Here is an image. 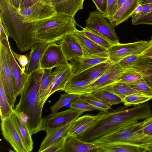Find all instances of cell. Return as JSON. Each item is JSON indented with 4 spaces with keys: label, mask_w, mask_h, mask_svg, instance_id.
<instances>
[{
    "label": "cell",
    "mask_w": 152,
    "mask_h": 152,
    "mask_svg": "<svg viewBox=\"0 0 152 152\" xmlns=\"http://www.w3.org/2000/svg\"><path fill=\"white\" fill-rule=\"evenodd\" d=\"M70 65L60 44L56 42L48 44L42 55L40 68L45 70Z\"/></svg>",
    "instance_id": "8fae6325"
},
{
    "label": "cell",
    "mask_w": 152,
    "mask_h": 152,
    "mask_svg": "<svg viewBox=\"0 0 152 152\" xmlns=\"http://www.w3.org/2000/svg\"><path fill=\"white\" fill-rule=\"evenodd\" d=\"M140 55L148 57L152 60V45Z\"/></svg>",
    "instance_id": "f907efd6"
},
{
    "label": "cell",
    "mask_w": 152,
    "mask_h": 152,
    "mask_svg": "<svg viewBox=\"0 0 152 152\" xmlns=\"http://www.w3.org/2000/svg\"><path fill=\"white\" fill-rule=\"evenodd\" d=\"M108 58H89L76 56L69 61L71 66L72 75L80 73L98 64L109 60Z\"/></svg>",
    "instance_id": "d4e9b609"
},
{
    "label": "cell",
    "mask_w": 152,
    "mask_h": 152,
    "mask_svg": "<svg viewBox=\"0 0 152 152\" xmlns=\"http://www.w3.org/2000/svg\"><path fill=\"white\" fill-rule=\"evenodd\" d=\"M80 45L83 57L89 58H108L107 49L98 45L76 29L72 33Z\"/></svg>",
    "instance_id": "9a60e30c"
},
{
    "label": "cell",
    "mask_w": 152,
    "mask_h": 152,
    "mask_svg": "<svg viewBox=\"0 0 152 152\" xmlns=\"http://www.w3.org/2000/svg\"><path fill=\"white\" fill-rule=\"evenodd\" d=\"M106 87L122 99L127 96L132 94H144L132 88L124 83L115 82Z\"/></svg>",
    "instance_id": "4dcf8cb0"
},
{
    "label": "cell",
    "mask_w": 152,
    "mask_h": 152,
    "mask_svg": "<svg viewBox=\"0 0 152 152\" xmlns=\"http://www.w3.org/2000/svg\"><path fill=\"white\" fill-rule=\"evenodd\" d=\"M98 118L86 131L77 137L92 142L113 132L129 122L145 119L152 116L151 106L145 102L129 109L119 107L112 111H102Z\"/></svg>",
    "instance_id": "6da1fadb"
},
{
    "label": "cell",
    "mask_w": 152,
    "mask_h": 152,
    "mask_svg": "<svg viewBox=\"0 0 152 152\" xmlns=\"http://www.w3.org/2000/svg\"><path fill=\"white\" fill-rule=\"evenodd\" d=\"M48 44L44 42H37L31 49L28 56V63L25 71L28 75L40 68L42 55Z\"/></svg>",
    "instance_id": "44dd1931"
},
{
    "label": "cell",
    "mask_w": 152,
    "mask_h": 152,
    "mask_svg": "<svg viewBox=\"0 0 152 152\" xmlns=\"http://www.w3.org/2000/svg\"><path fill=\"white\" fill-rule=\"evenodd\" d=\"M84 112L70 108L52 113L43 118L41 131L47 132L60 128L75 120Z\"/></svg>",
    "instance_id": "30bf717a"
},
{
    "label": "cell",
    "mask_w": 152,
    "mask_h": 152,
    "mask_svg": "<svg viewBox=\"0 0 152 152\" xmlns=\"http://www.w3.org/2000/svg\"><path fill=\"white\" fill-rule=\"evenodd\" d=\"M90 94L94 97L112 106L122 102L121 98L106 87Z\"/></svg>",
    "instance_id": "f546056e"
},
{
    "label": "cell",
    "mask_w": 152,
    "mask_h": 152,
    "mask_svg": "<svg viewBox=\"0 0 152 152\" xmlns=\"http://www.w3.org/2000/svg\"><path fill=\"white\" fill-rule=\"evenodd\" d=\"M10 117L12 119L20 134L28 152L33 149V142L31 136L26 122L19 114L13 109Z\"/></svg>",
    "instance_id": "7402d4cb"
},
{
    "label": "cell",
    "mask_w": 152,
    "mask_h": 152,
    "mask_svg": "<svg viewBox=\"0 0 152 152\" xmlns=\"http://www.w3.org/2000/svg\"><path fill=\"white\" fill-rule=\"evenodd\" d=\"M152 99V96L144 94H132L122 99V102L126 106H136L145 103Z\"/></svg>",
    "instance_id": "e575fe53"
},
{
    "label": "cell",
    "mask_w": 152,
    "mask_h": 152,
    "mask_svg": "<svg viewBox=\"0 0 152 152\" xmlns=\"http://www.w3.org/2000/svg\"><path fill=\"white\" fill-rule=\"evenodd\" d=\"M91 83L86 80L68 82L64 91L66 93L83 96L85 87Z\"/></svg>",
    "instance_id": "836d02e7"
},
{
    "label": "cell",
    "mask_w": 152,
    "mask_h": 152,
    "mask_svg": "<svg viewBox=\"0 0 152 152\" xmlns=\"http://www.w3.org/2000/svg\"><path fill=\"white\" fill-rule=\"evenodd\" d=\"M59 44L64 56L69 61L75 57L83 56L81 47L72 33L65 36L61 40Z\"/></svg>",
    "instance_id": "d6986e66"
},
{
    "label": "cell",
    "mask_w": 152,
    "mask_h": 152,
    "mask_svg": "<svg viewBox=\"0 0 152 152\" xmlns=\"http://www.w3.org/2000/svg\"><path fill=\"white\" fill-rule=\"evenodd\" d=\"M27 23L36 42L48 44L61 41L66 35L73 33L78 25L74 18L62 13Z\"/></svg>",
    "instance_id": "3957f363"
},
{
    "label": "cell",
    "mask_w": 152,
    "mask_h": 152,
    "mask_svg": "<svg viewBox=\"0 0 152 152\" xmlns=\"http://www.w3.org/2000/svg\"><path fill=\"white\" fill-rule=\"evenodd\" d=\"M106 19L104 15L99 11L90 12L85 22L86 27L96 31L113 45L119 43L114 27Z\"/></svg>",
    "instance_id": "ba28073f"
},
{
    "label": "cell",
    "mask_w": 152,
    "mask_h": 152,
    "mask_svg": "<svg viewBox=\"0 0 152 152\" xmlns=\"http://www.w3.org/2000/svg\"><path fill=\"white\" fill-rule=\"evenodd\" d=\"M112 63L109 59L98 64L80 73L72 76L68 82L86 80L91 83L99 78Z\"/></svg>",
    "instance_id": "e0dca14e"
},
{
    "label": "cell",
    "mask_w": 152,
    "mask_h": 152,
    "mask_svg": "<svg viewBox=\"0 0 152 152\" xmlns=\"http://www.w3.org/2000/svg\"><path fill=\"white\" fill-rule=\"evenodd\" d=\"M75 121L71 122L60 128L46 132V135L42 142L38 151L43 152L66 135Z\"/></svg>",
    "instance_id": "484cf974"
},
{
    "label": "cell",
    "mask_w": 152,
    "mask_h": 152,
    "mask_svg": "<svg viewBox=\"0 0 152 152\" xmlns=\"http://www.w3.org/2000/svg\"><path fill=\"white\" fill-rule=\"evenodd\" d=\"M139 57L140 59L137 64L130 68L141 76L152 90V60L140 55Z\"/></svg>",
    "instance_id": "4316f807"
},
{
    "label": "cell",
    "mask_w": 152,
    "mask_h": 152,
    "mask_svg": "<svg viewBox=\"0 0 152 152\" xmlns=\"http://www.w3.org/2000/svg\"><path fill=\"white\" fill-rule=\"evenodd\" d=\"M0 23L5 28L9 37L12 38L21 52L28 51L36 41L29 31L26 23L20 19L17 9L5 0H0Z\"/></svg>",
    "instance_id": "277c9868"
},
{
    "label": "cell",
    "mask_w": 152,
    "mask_h": 152,
    "mask_svg": "<svg viewBox=\"0 0 152 152\" xmlns=\"http://www.w3.org/2000/svg\"><path fill=\"white\" fill-rule=\"evenodd\" d=\"M141 76L137 72L129 68L124 71L117 82L129 83L142 79Z\"/></svg>",
    "instance_id": "ab89813d"
},
{
    "label": "cell",
    "mask_w": 152,
    "mask_h": 152,
    "mask_svg": "<svg viewBox=\"0 0 152 152\" xmlns=\"http://www.w3.org/2000/svg\"><path fill=\"white\" fill-rule=\"evenodd\" d=\"M87 102L95 107L97 110L106 111L111 109L112 105L94 97L90 94L82 96Z\"/></svg>",
    "instance_id": "f35d334b"
},
{
    "label": "cell",
    "mask_w": 152,
    "mask_h": 152,
    "mask_svg": "<svg viewBox=\"0 0 152 152\" xmlns=\"http://www.w3.org/2000/svg\"><path fill=\"white\" fill-rule=\"evenodd\" d=\"M152 45V39L148 41L113 45L107 49L108 58L113 63L117 64L128 56L141 54Z\"/></svg>",
    "instance_id": "8992f818"
},
{
    "label": "cell",
    "mask_w": 152,
    "mask_h": 152,
    "mask_svg": "<svg viewBox=\"0 0 152 152\" xmlns=\"http://www.w3.org/2000/svg\"><path fill=\"white\" fill-rule=\"evenodd\" d=\"M98 147L91 142L82 140L77 137H68L62 152H97Z\"/></svg>",
    "instance_id": "603a6c76"
},
{
    "label": "cell",
    "mask_w": 152,
    "mask_h": 152,
    "mask_svg": "<svg viewBox=\"0 0 152 152\" xmlns=\"http://www.w3.org/2000/svg\"><path fill=\"white\" fill-rule=\"evenodd\" d=\"M44 71L40 68L28 75L19 101L14 108L26 122L31 135L41 131L43 107L39 104V98Z\"/></svg>",
    "instance_id": "7a4b0ae2"
},
{
    "label": "cell",
    "mask_w": 152,
    "mask_h": 152,
    "mask_svg": "<svg viewBox=\"0 0 152 152\" xmlns=\"http://www.w3.org/2000/svg\"><path fill=\"white\" fill-rule=\"evenodd\" d=\"M152 3V0H139L138 4L144 5Z\"/></svg>",
    "instance_id": "816d5d0a"
},
{
    "label": "cell",
    "mask_w": 152,
    "mask_h": 152,
    "mask_svg": "<svg viewBox=\"0 0 152 152\" xmlns=\"http://www.w3.org/2000/svg\"><path fill=\"white\" fill-rule=\"evenodd\" d=\"M85 0H51L57 13H62L74 18L76 13L82 10Z\"/></svg>",
    "instance_id": "ffe728a7"
},
{
    "label": "cell",
    "mask_w": 152,
    "mask_h": 152,
    "mask_svg": "<svg viewBox=\"0 0 152 152\" xmlns=\"http://www.w3.org/2000/svg\"><path fill=\"white\" fill-rule=\"evenodd\" d=\"M69 106L74 109L84 112L97 110L95 107L88 103L82 96H80L71 102Z\"/></svg>",
    "instance_id": "8d00e7d4"
},
{
    "label": "cell",
    "mask_w": 152,
    "mask_h": 152,
    "mask_svg": "<svg viewBox=\"0 0 152 152\" xmlns=\"http://www.w3.org/2000/svg\"><path fill=\"white\" fill-rule=\"evenodd\" d=\"M8 37L7 34L0 37V44L2 45L6 53L12 74L15 94L17 96L20 95L28 75L23 71L14 57Z\"/></svg>",
    "instance_id": "9c48e42d"
},
{
    "label": "cell",
    "mask_w": 152,
    "mask_h": 152,
    "mask_svg": "<svg viewBox=\"0 0 152 152\" xmlns=\"http://www.w3.org/2000/svg\"><path fill=\"white\" fill-rule=\"evenodd\" d=\"M98 147L97 152H146V149L129 144L117 143Z\"/></svg>",
    "instance_id": "83f0119b"
},
{
    "label": "cell",
    "mask_w": 152,
    "mask_h": 152,
    "mask_svg": "<svg viewBox=\"0 0 152 152\" xmlns=\"http://www.w3.org/2000/svg\"><path fill=\"white\" fill-rule=\"evenodd\" d=\"M13 54L23 71L25 72L26 66L28 62V57L26 55H21L16 53L13 50Z\"/></svg>",
    "instance_id": "ee69618b"
},
{
    "label": "cell",
    "mask_w": 152,
    "mask_h": 152,
    "mask_svg": "<svg viewBox=\"0 0 152 152\" xmlns=\"http://www.w3.org/2000/svg\"><path fill=\"white\" fill-rule=\"evenodd\" d=\"M118 0H107V14L105 17L108 20L116 12Z\"/></svg>",
    "instance_id": "7bdbcfd3"
},
{
    "label": "cell",
    "mask_w": 152,
    "mask_h": 152,
    "mask_svg": "<svg viewBox=\"0 0 152 152\" xmlns=\"http://www.w3.org/2000/svg\"><path fill=\"white\" fill-rule=\"evenodd\" d=\"M0 76L9 102L13 108L16 100L13 77L6 51L0 44Z\"/></svg>",
    "instance_id": "4fadbf2b"
},
{
    "label": "cell",
    "mask_w": 152,
    "mask_h": 152,
    "mask_svg": "<svg viewBox=\"0 0 152 152\" xmlns=\"http://www.w3.org/2000/svg\"><path fill=\"white\" fill-rule=\"evenodd\" d=\"M80 95L67 93L60 95L59 100L50 107L52 113L58 112L65 105L71 103Z\"/></svg>",
    "instance_id": "d590c367"
},
{
    "label": "cell",
    "mask_w": 152,
    "mask_h": 152,
    "mask_svg": "<svg viewBox=\"0 0 152 152\" xmlns=\"http://www.w3.org/2000/svg\"><path fill=\"white\" fill-rule=\"evenodd\" d=\"M97 10L105 17L107 14V0H92Z\"/></svg>",
    "instance_id": "bcb514c9"
},
{
    "label": "cell",
    "mask_w": 152,
    "mask_h": 152,
    "mask_svg": "<svg viewBox=\"0 0 152 152\" xmlns=\"http://www.w3.org/2000/svg\"><path fill=\"white\" fill-rule=\"evenodd\" d=\"M139 0H126L108 20L115 27L131 17L138 5Z\"/></svg>",
    "instance_id": "ac0fdd59"
},
{
    "label": "cell",
    "mask_w": 152,
    "mask_h": 152,
    "mask_svg": "<svg viewBox=\"0 0 152 152\" xmlns=\"http://www.w3.org/2000/svg\"><path fill=\"white\" fill-rule=\"evenodd\" d=\"M126 83L139 92L145 95L152 96L151 89L142 78L134 82Z\"/></svg>",
    "instance_id": "74e56055"
},
{
    "label": "cell",
    "mask_w": 152,
    "mask_h": 152,
    "mask_svg": "<svg viewBox=\"0 0 152 152\" xmlns=\"http://www.w3.org/2000/svg\"><path fill=\"white\" fill-rule=\"evenodd\" d=\"M99 113L96 115H85L78 117L66 134L68 137H77L87 130L99 117Z\"/></svg>",
    "instance_id": "cb8c5ba5"
},
{
    "label": "cell",
    "mask_w": 152,
    "mask_h": 152,
    "mask_svg": "<svg viewBox=\"0 0 152 152\" xmlns=\"http://www.w3.org/2000/svg\"><path fill=\"white\" fill-rule=\"evenodd\" d=\"M149 152H152V147L150 149L149 151Z\"/></svg>",
    "instance_id": "db71d44e"
},
{
    "label": "cell",
    "mask_w": 152,
    "mask_h": 152,
    "mask_svg": "<svg viewBox=\"0 0 152 152\" xmlns=\"http://www.w3.org/2000/svg\"><path fill=\"white\" fill-rule=\"evenodd\" d=\"M142 123L138 121L131 122L92 142L97 146L117 143L129 144L145 148L149 152L152 147V137L144 133Z\"/></svg>",
    "instance_id": "5b68a950"
},
{
    "label": "cell",
    "mask_w": 152,
    "mask_h": 152,
    "mask_svg": "<svg viewBox=\"0 0 152 152\" xmlns=\"http://www.w3.org/2000/svg\"><path fill=\"white\" fill-rule=\"evenodd\" d=\"M41 0H22L20 9L31 6Z\"/></svg>",
    "instance_id": "c3c4849f"
},
{
    "label": "cell",
    "mask_w": 152,
    "mask_h": 152,
    "mask_svg": "<svg viewBox=\"0 0 152 152\" xmlns=\"http://www.w3.org/2000/svg\"><path fill=\"white\" fill-rule=\"evenodd\" d=\"M13 109L8 101L2 79L0 76V110L1 121L6 118L10 117Z\"/></svg>",
    "instance_id": "1f68e13d"
},
{
    "label": "cell",
    "mask_w": 152,
    "mask_h": 152,
    "mask_svg": "<svg viewBox=\"0 0 152 152\" xmlns=\"http://www.w3.org/2000/svg\"><path fill=\"white\" fill-rule=\"evenodd\" d=\"M68 138L66 134L43 151V152H62Z\"/></svg>",
    "instance_id": "b9f144b4"
},
{
    "label": "cell",
    "mask_w": 152,
    "mask_h": 152,
    "mask_svg": "<svg viewBox=\"0 0 152 152\" xmlns=\"http://www.w3.org/2000/svg\"><path fill=\"white\" fill-rule=\"evenodd\" d=\"M80 32L98 45L108 49L113 45L105 37L96 31L86 27H82Z\"/></svg>",
    "instance_id": "d6a6232c"
},
{
    "label": "cell",
    "mask_w": 152,
    "mask_h": 152,
    "mask_svg": "<svg viewBox=\"0 0 152 152\" xmlns=\"http://www.w3.org/2000/svg\"><path fill=\"white\" fill-rule=\"evenodd\" d=\"M139 59V55H131L125 57L117 64L124 70L134 65Z\"/></svg>",
    "instance_id": "60d3db41"
},
{
    "label": "cell",
    "mask_w": 152,
    "mask_h": 152,
    "mask_svg": "<svg viewBox=\"0 0 152 152\" xmlns=\"http://www.w3.org/2000/svg\"><path fill=\"white\" fill-rule=\"evenodd\" d=\"M55 72L52 69L45 70L41 79L39 92V103L43 108L44 105L47 99L46 94L55 76Z\"/></svg>",
    "instance_id": "f1b7e54d"
},
{
    "label": "cell",
    "mask_w": 152,
    "mask_h": 152,
    "mask_svg": "<svg viewBox=\"0 0 152 152\" xmlns=\"http://www.w3.org/2000/svg\"><path fill=\"white\" fill-rule=\"evenodd\" d=\"M126 0H118L117 4V10L120 7L123 3L126 1Z\"/></svg>",
    "instance_id": "f5cc1de1"
},
{
    "label": "cell",
    "mask_w": 152,
    "mask_h": 152,
    "mask_svg": "<svg viewBox=\"0 0 152 152\" xmlns=\"http://www.w3.org/2000/svg\"><path fill=\"white\" fill-rule=\"evenodd\" d=\"M143 24L152 25V10L141 17L132 23L134 25Z\"/></svg>",
    "instance_id": "7dc6e473"
},
{
    "label": "cell",
    "mask_w": 152,
    "mask_h": 152,
    "mask_svg": "<svg viewBox=\"0 0 152 152\" xmlns=\"http://www.w3.org/2000/svg\"><path fill=\"white\" fill-rule=\"evenodd\" d=\"M1 130L5 140L17 152H28L10 116L1 121Z\"/></svg>",
    "instance_id": "5bb4252c"
},
{
    "label": "cell",
    "mask_w": 152,
    "mask_h": 152,
    "mask_svg": "<svg viewBox=\"0 0 152 152\" xmlns=\"http://www.w3.org/2000/svg\"><path fill=\"white\" fill-rule=\"evenodd\" d=\"M142 122V127L144 133L152 137V116L145 119Z\"/></svg>",
    "instance_id": "f6af8a7d"
},
{
    "label": "cell",
    "mask_w": 152,
    "mask_h": 152,
    "mask_svg": "<svg viewBox=\"0 0 152 152\" xmlns=\"http://www.w3.org/2000/svg\"><path fill=\"white\" fill-rule=\"evenodd\" d=\"M124 71L118 64L113 63L99 78L85 86L83 96L94 93L117 82Z\"/></svg>",
    "instance_id": "7c38bea8"
},
{
    "label": "cell",
    "mask_w": 152,
    "mask_h": 152,
    "mask_svg": "<svg viewBox=\"0 0 152 152\" xmlns=\"http://www.w3.org/2000/svg\"><path fill=\"white\" fill-rule=\"evenodd\" d=\"M18 12L23 23L44 19L57 13L54 5L45 0L40 1L31 6L18 10Z\"/></svg>",
    "instance_id": "52a82bcc"
},
{
    "label": "cell",
    "mask_w": 152,
    "mask_h": 152,
    "mask_svg": "<svg viewBox=\"0 0 152 152\" xmlns=\"http://www.w3.org/2000/svg\"><path fill=\"white\" fill-rule=\"evenodd\" d=\"M9 4L13 6L16 9L19 10L20 9V6L22 0H5Z\"/></svg>",
    "instance_id": "681fc988"
},
{
    "label": "cell",
    "mask_w": 152,
    "mask_h": 152,
    "mask_svg": "<svg viewBox=\"0 0 152 152\" xmlns=\"http://www.w3.org/2000/svg\"><path fill=\"white\" fill-rule=\"evenodd\" d=\"M55 74L46 94L47 99L55 92L64 91L66 86L72 75L70 65L56 67Z\"/></svg>",
    "instance_id": "2e32d148"
}]
</instances>
